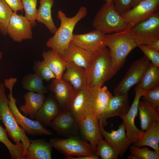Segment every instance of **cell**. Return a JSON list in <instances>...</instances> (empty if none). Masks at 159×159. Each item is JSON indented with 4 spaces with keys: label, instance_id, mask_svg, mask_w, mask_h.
<instances>
[{
    "label": "cell",
    "instance_id": "6da1fadb",
    "mask_svg": "<svg viewBox=\"0 0 159 159\" xmlns=\"http://www.w3.org/2000/svg\"><path fill=\"white\" fill-rule=\"evenodd\" d=\"M87 8L83 6L73 17H68L59 10L57 17L60 21L59 27L54 35L46 43L47 46L52 49L63 59L72 42L74 29L77 23L87 15Z\"/></svg>",
    "mask_w": 159,
    "mask_h": 159
},
{
    "label": "cell",
    "instance_id": "7a4b0ae2",
    "mask_svg": "<svg viewBox=\"0 0 159 159\" xmlns=\"http://www.w3.org/2000/svg\"><path fill=\"white\" fill-rule=\"evenodd\" d=\"M105 42L109 49L116 74L124 64L130 52L136 47L134 27L118 32L106 34Z\"/></svg>",
    "mask_w": 159,
    "mask_h": 159
},
{
    "label": "cell",
    "instance_id": "3957f363",
    "mask_svg": "<svg viewBox=\"0 0 159 159\" xmlns=\"http://www.w3.org/2000/svg\"><path fill=\"white\" fill-rule=\"evenodd\" d=\"M87 87H101L116 73L110 51L105 47L95 52L86 70Z\"/></svg>",
    "mask_w": 159,
    "mask_h": 159
},
{
    "label": "cell",
    "instance_id": "277c9868",
    "mask_svg": "<svg viewBox=\"0 0 159 159\" xmlns=\"http://www.w3.org/2000/svg\"><path fill=\"white\" fill-rule=\"evenodd\" d=\"M5 87L3 84H0V117L6 127L9 137L16 144L20 143L21 141L22 143L24 157L30 144V139L25 131L19 125L10 110Z\"/></svg>",
    "mask_w": 159,
    "mask_h": 159
},
{
    "label": "cell",
    "instance_id": "5b68a950",
    "mask_svg": "<svg viewBox=\"0 0 159 159\" xmlns=\"http://www.w3.org/2000/svg\"><path fill=\"white\" fill-rule=\"evenodd\" d=\"M93 27L104 35L122 31L129 27V24L115 10L113 4L106 3L96 13L92 22Z\"/></svg>",
    "mask_w": 159,
    "mask_h": 159
},
{
    "label": "cell",
    "instance_id": "8992f818",
    "mask_svg": "<svg viewBox=\"0 0 159 159\" xmlns=\"http://www.w3.org/2000/svg\"><path fill=\"white\" fill-rule=\"evenodd\" d=\"M49 142L52 148L65 156H90L96 154L89 143L77 135L66 139L52 138Z\"/></svg>",
    "mask_w": 159,
    "mask_h": 159
},
{
    "label": "cell",
    "instance_id": "52a82bcc",
    "mask_svg": "<svg viewBox=\"0 0 159 159\" xmlns=\"http://www.w3.org/2000/svg\"><path fill=\"white\" fill-rule=\"evenodd\" d=\"M14 84L9 83L6 87L9 89L10 93L8 95V104L10 110L14 115L16 121L25 132L33 136L50 135H52L50 130L46 129L45 127L39 122L28 118L23 115L17 108L16 99L13 97L12 91Z\"/></svg>",
    "mask_w": 159,
    "mask_h": 159
},
{
    "label": "cell",
    "instance_id": "ba28073f",
    "mask_svg": "<svg viewBox=\"0 0 159 159\" xmlns=\"http://www.w3.org/2000/svg\"><path fill=\"white\" fill-rule=\"evenodd\" d=\"M95 89L87 87L75 92L67 109L78 122L94 112L93 101Z\"/></svg>",
    "mask_w": 159,
    "mask_h": 159
},
{
    "label": "cell",
    "instance_id": "9c48e42d",
    "mask_svg": "<svg viewBox=\"0 0 159 159\" xmlns=\"http://www.w3.org/2000/svg\"><path fill=\"white\" fill-rule=\"evenodd\" d=\"M150 63L145 55L134 61L115 89V95L128 92L131 87L139 82Z\"/></svg>",
    "mask_w": 159,
    "mask_h": 159
},
{
    "label": "cell",
    "instance_id": "30bf717a",
    "mask_svg": "<svg viewBox=\"0 0 159 159\" xmlns=\"http://www.w3.org/2000/svg\"><path fill=\"white\" fill-rule=\"evenodd\" d=\"M159 0H144L120 15L131 28L149 19L159 11Z\"/></svg>",
    "mask_w": 159,
    "mask_h": 159
},
{
    "label": "cell",
    "instance_id": "8fae6325",
    "mask_svg": "<svg viewBox=\"0 0 159 159\" xmlns=\"http://www.w3.org/2000/svg\"><path fill=\"white\" fill-rule=\"evenodd\" d=\"M135 39L138 46L148 45L159 39V11L155 13L147 20L134 26Z\"/></svg>",
    "mask_w": 159,
    "mask_h": 159
},
{
    "label": "cell",
    "instance_id": "7c38bea8",
    "mask_svg": "<svg viewBox=\"0 0 159 159\" xmlns=\"http://www.w3.org/2000/svg\"><path fill=\"white\" fill-rule=\"evenodd\" d=\"M100 132L105 141L122 156L132 144L126 134L125 125L122 122L116 130L112 129L110 132L104 129L102 122L98 121Z\"/></svg>",
    "mask_w": 159,
    "mask_h": 159
},
{
    "label": "cell",
    "instance_id": "4fadbf2b",
    "mask_svg": "<svg viewBox=\"0 0 159 159\" xmlns=\"http://www.w3.org/2000/svg\"><path fill=\"white\" fill-rule=\"evenodd\" d=\"M32 26L25 16L13 12L7 28V34L14 42H21L32 37Z\"/></svg>",
    "mask_w": 159,
    "mask_h": 159
},
{
    "label": "cell",
    "instance_id": "5bb4252c",
    "mask_svg": "<svg viewBox=\"0 0 159 159\" xmlns=\"http://www.w3.org/2000/svg\"><path fill=\"white\" fill-rule=\"evenodd\" d=\"M135 96L133 102L127 112L120 117L123 121L127 135L132 144L137 141L142 137L144 131L138 129L135 124V119L138 112V105L143 91L137 86L135 87Z\"/></svg>",
    "mask_w": 159,
    "mask_h": 159
},
{
    "label": "cell",
    "instance_id": "9a60e30c",
    "mask_svg": "<svg viewBox=\"0 0 159 159\" xmlns=\"http://www.w3.org/2000/svg\"><path fill=\"white\" fill-rule=\"evenodd\" d=\"M104 36L100 32L95 30L85 34H73L72 42L85 51L94 53L106 47Z\"/></svg>",
    "mask_w": 159,
    "mask_h": 159
},
{
    "label": "cell",
    "instance_id": "2e32d148",
    "mask_svg": "<svg viewBox=\"0 0 159 159\" xmlns=\"http://www.w3.org/2000/svg\"><path fill=\"white\" fill-rule=\"evenodd\" d=\"M50 126L59 135L68 137L76 135L79 127L78 122L67 109L56 116Z\"/></svg>",
    "mask_w": 159,
    "mask_h": 159
},
{
    "label": "cell",
    "instance_id": "e0dca14e",
    "mask_svg": "<svg viewBox=\"0 0 159 159\" xmlns=\"http://www.w3.org/2000/svg\"><path fill=\"white\" fill-rule=\"evenodd\" d=\"M129 104L128 92L115 95L110 100L107 110L99 117L98 121L102 122L104 127L107 125V120L109 118L124 116L129 109Z\"/></svg>",
    "mask_w": 159,
    "mask_h": 159
},
{
    "label": "cell",
    "instance_id": "ac0fdd59",
    "mask_svg": "<svg viewBox=\"0 0 159 159\" xmlns=\"http://www.w3.org/2000/svg\"><path fill=\"white\" fill-rule=\"evenodd\" d=\"M78 123L82 135L85 140L89 142L96 153L97 141L102 136L99 130L98 120L94 112L87 115Z\"/></svg>",
    "mask_w": 159,
    "mask_h": 159
},
{
    "label": "cell",
    "instance_id": "d6986e66",
    "mask_svg": "<svg viewBox=\"0 0 159 159\" xmlns=\"http://www.w3.org/2000/svg\"><path fill=\"white\" fill-rule=\"evenodd\" d=\"M62 79L77 92L87 87L86 69L72 63L67 64Z\"/></svg>",
    "mask_w": 159,
    "mask_h": 159
},
{
    "label": "cell",
    "instance_id": "ffe728a7",
    "mask_svg": "<svg viewBox=\"0 0 159 159\" xmlns=\"http://www.w3.org/2000/svg\"><path fill=\"white\" fill-rule=\"evenodd\" d=\"M49 89L53 92L62 111L67 108L75 92L72 88L62 78L53 79Z\"/></svg>",
    "mask_w": 159,
    "mask_h": 159
},
{
    "label": "cell",
    "instance_id": "44dd1931",
    "mask_svg": "<svg viewBox=\"0 0 159 159\" xmlns=\"http://www.w3.org/2000/svg\"><path fill=\"white\" fill-rule=\"evenodd\" d=\"M55 97L49 96L37 113L35 120L44 127L50 126L52 121L61 112Z\"/></svg>",
    "mask_w": 159,
    "mask_h": 159
},
{
    "label": "cell",
    "instance_id": "7402d4cb",
    "mask_svg": "<svg viewBox=\"0 0 159 159\" xmlns=\"http://www.w3.org/2000/svg\"><path fill=\"white\" fill-rule=\"evenodd\" d=\"M95 53L78 47L71 42L63 59L67 64L72 63L87 70Z\"/></svg>",
    "mask_w": 159,
    "mask_h": 159
},
{
    "label": "cell",
    "instance_id": "603a6c76",
    "mask_svg": "<svg viewBox=\"0 0 159 159\" xmlns=\"http://www.w3.org/2000/svg\"><path fill=\"white\" fill-rule=\"evenodd\" d=\"M25 159H51L52 150L50 143L44 139L29 140Z\"/></svg>",
    "mask_w": 159,
    "mask_h": 159
},
{
    "label": "cell",
    "instance_id": "cb8c5ba5",
    "mask_svg": "<svg viewBox=\"0 0 159 159\" xmlns=\"http://www.w3.org/2000/svg\"><path fill=\"white\" fill-rule=\"evenodd\" d=\"M25 103L19 107V110L26 116H29L32 119L35 118L37 113L44 102L43 94L29 91L24 95Z\"/></svg>",
    "mask_w": 159,
    "mask_h": 159
},
{
    "label": "cell",
    "instance_id": "d4e9b609",
    "mask_svg": "<svg viewBox=\"0 0 159 159\" xmlns=\"http://www.w3.org/2000/svg\"><path fill=\"white\" fill-rule=\"evenodd\" d=\"M139 111L141 130L145 131L154 122L159 121V108H156L144 100L140 101Z\"/></svg>",
    "mask_w": 159,
    "mask_h": 159
},
{
    "label": "cell",
    "instance_id": "484cf974",
    "mask_svg": "<svg viewBox=\"0 0 159 159\" xmlns=\"http://www.w3.org/2000/svg\"><path fill=\"white\" fill-rule=\"evenodd\" d=\"M40 3L36 20L38 22L44 24L51 33L54 34L57 29L53 21L52 15L54 0H40Z\"/></svg>",
    "mask_w": 159,
    "mask_h": 159
},
{
    "label": "cell",
    "instance_id": "4316f807",
    "mask_svg": "<svg viewBox=\"0 0 159 159\" xmlns=\"http://www.w3.org/2000/svg\"><path fill=\"white\" fill-rule=\"evenodd\" d=\"M159 121L153 123L144 131L142 137L133 145L138 147L148 146L159 152Z\"/></svg>",
    "mask_w": 159,
    "mask_h": 159
},
{
    "label": "cell",
    "instance_id": "83f0119b",
    "mask_svg": "<svg viewBox=\"0 0 159 159\" xmlns=\"http://www.w3.org/2000/svg\"><path fill=\"white\" fill-rule=\"evenodd\" d=\"M113 97L106 86L96 88L93 101V110L98 120L100 116L107 110Z\"/></svg>",
    "mask_w": 159,
    "mask_h": 159
},
{
    "label": "cell",
    "instance_id": "f1b7e54d",
    "mask_svg": "<svg viewBox=\"0 0 159 159\" xmlns=\"http://www.w3.org/2000/svg\"><path fill=\"white\" fill-rule=\"evenodd\" d=\"M42 56L43 60L52 71L56 78H62L67 63L52 50L43 52Z\"/></svg>",
    "mask_w": 159,
    "mask_h": 159
},
{
    "label": "cell",
    "instance_id": "f546056e",
    "mask_svg": "<svg viewBox=\"0 0 159 159\" xmlns=\"http://www.w3.org/2000/svg\"><path fill=\"white\" fill-rule=\"evenodd\" d=\"M137 86L142 90H151L159 86V68L150 62Z\"/></svg>",
    "mask_w": 159,
    "mask_h": 159
},
{
    "label": "cell",
    "instance_id": "4dcf8cb0",
    "mask_svg": "<svg viewBox=\"0 0 159 159\" xmlns=\"http://www.w3.org/2000/svg\"><path fill=\"white\" fill-rule=\"evenodd\" d=\"M43 80L35 73L29 74L23 77L21 85L24 89L29 91L44 94L47 93L48 91L43 85Z\"/></svg>",
    "mask_w": 159,
    "mask_h": 159
},
{
    "label": "cell",
    "instance_id": "1f68e13d",
    "mask_svg": "<svg viewBox=\"0 0 159 159\" xmlns=\"http://www.w3.org/2000/svg\"><path fill=\"white\" fill-rule=\"evenodd\" d=\"M1 120L0 117V121ZM7 132L0 124V142L6 147L11 159H24V147L22 143L14 144L8 138Z\"/></svg>",
    "mask_w": 159,
    "mask_h": 159
},
{
    "label": "cell",
    "instance_id": "d6a6232c",
    "mask_svg": "<svg viewBox=\"0 0 159 159\" xmlns=\"http://www.w3.org/2000/svg\"><path fill=\"white\" fill-rule=\"evenodd\" d=\"M131 154L127 156L129 159H159V152L150 150L143 146L138 147L133 145L129 147Z\"/></svg>",
    "mask_w": 159,
    "mask_h": 159
},
{
    "label": "cell",
    "instance_id": "836d02e7",
    "mask_svg": "<svg viewBox=\"0 0 159 159\" xmlns=\"http://www.w3.org/2000/svg\"><path fill=\"white\" fill-rule=\"evenodd\" d=\"M96 154L102 159H117L119 155L115 150L103 140L102 137L97 141Z\"/></svg>",
    "mask_w": 159,
    "mask_h": 159
},
{
    "label": "cell",
    "instance_id": "e575fe53",
    "mask_svg": "<svg viewBox=\"0 0 159 159\" xmlns=\"http://www.w3.org/2000/svg\"><path fill=\"white\" fill-rule=\"evenodd\" d=\"M13 12L4 0H0V32L2 34H7V28Z\"/></svg>",
    "mask_w": 159,
    "mask_h": 159
},
{
    "label": "cell",
    "instance_id": "d590c367",
    "mask_svg": "<svg viewBox=\"0 0 159 159\" xmlns=\"http://www.w3.org/2000/svg\"><path fill=\"white\" fill-rule=\"evenodd\" d=\"M25 13V16L30 22L32 27L36 25L38 0H21Z\"/></svg>",
    "mask_w": 159,
    "mask_h": 159
},
{
    "label": "cell",
    "instance_id": "8d00e7d4",
    "mask_svg": "<svg viewBox=\"0 0 159 159\" xmlns=\"http://www.w3.org/2000/svg\"><path fill=\"white\" fill-rule=\"evenodd\" d=\"M33 69L34 73L46 81L56 78L52 71L43 60L34 61L33 65Z\"/></svg>",
    "mask_w": 159,
    "mask_h": 159
},
{
    "label": "cell",
    "instance_id": "74e56055",
    "mask_svg": "<svg viewBox=\"0 0 159 159\" xmlns=\"http://www.w3.org/2000/svg\"><path fill=\"white\" fill-rule=\"evenodd\" d=\"M142 97L143 100L154 107L159 108V86L151 90L144 91Z\"/></svg>",
    "mask_w": 159,
    "mask_h": 159
},
{
    "label": "cell",
    "instance_id": "f35d334b",
    "mask_svg": "<svg viewBox=\"0 0 159 159\" xmlns=\"http://www.w3.org/2000/svg\"><path fill=\"white\" fill-rule=\"evenodd\" d=\"M138 47L150 61H151V63L159 68V51L155 50L146 45L140 44Z\"/></svg>",
    "mask_w": 159,
    "mask_h": 159
},
{
    "label": "cell",
    "instance_id": "ab89813d",
    "mask_svg": "<svg viewBox=\"0 0 159 159\" xmlns=\"http://www.w3.org/2000/svg\"><path fill=\"white\" fill-rule=\"evenodd\" d=\"M115 10L121 14L131 8V0H112Z\"/></svg>",
    "mask_w": 159,
    "mask_h": 159
},
{
    "label": "cell",
    "instance_id": "60d3db41",
    "mask_svg": "<svg viewBox=\"0 0 159 159\" xmlns=\"http://www.w3.org/2000/svg\"><path fill=\"white\" fill-rule=\"evenodd\" d=\"M11 9L13 12H22L23 7L21 0H4Z\"/></svg>",
    "mask_w": 159,
    "mask_h": 159
},
{
    "label": "cell",
    "instance_id": "b9f144b4",
    "mask_svg": "<svg viewBox=\"0 0 159 159\" xmlns=\"http://www.w3.org/2000/svg\"><path fill=\"white\" fill-rule=\"evenodd\" d=\"M68 159H99V157L96 154L90 156H84L74 157L70 155L65 156Z\"/></svg>",
    "mask_w": 159,
    "mask_h": 159
},
{
    "label": "cell",
    "instance_id": "7bdbcfd3",
    "mask_svg": "<svg viewBox=\"0 0 159 159\" xmlns=\"http://www.w3.org/2000/svg\"><path fill=\"white\" fill-rule=\"evenodd\" d=\"M147 45L152 49L159 51V39L154 40Z\"/></svg>",
    "mask_w": 159,
    "mask_h": 159
},
{
    "label": "cell",
    "instance_id": "ee69618b",
    "mask_svg": "<svg viewBox=\"0 0 159 159\" xmlns=\"http://www.w3.org/2000/svg\"><path fill=\"white\" fill-rule=\"evenodd\" d=\"M144 0H131V6L132 8L134 7L141 1Z\"/></svg>",
    "mask_w": 159,
    "mask_h": 159
},
{
    "label": "cell",
    "instance_id": "f6af8a7d",
    "mask_svg": "<svg viewBox=\"0 0 159 159\" xmlns=\"http://www.w3.org/2000/svg\"><path fill=\"white\" fill-rule=\"evenodd\" d=\"M106 3L108 5L113 4L112 0H105Z\"/></svg>",
    "mask_w": 159,
    "mask_h": 159
},
{
    "label": "cell",
    "instance_id": "bcb514c9",
    "mask_svg": "<svg viewBox=\"0 0 159 159\" xmlns=\"http://www.w3.org/2000/svg\"><path fill=\"white\" fill-rule=\"evenodd\" d=\"M2 57V53L1 51H0V61L1 60V59Z\"/></svg>",
    "mask_w": 159,
    "mask_h": 159
}]
</instances>
